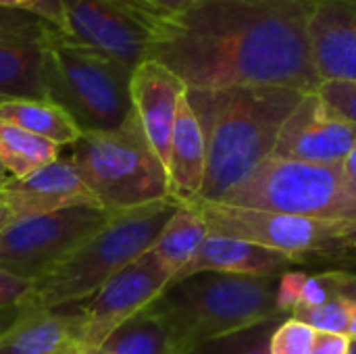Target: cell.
<instances>
[{
	"instance_id": "cell-1",
	"label": "cell",
	"mask_w": 356,
	"mask_h": 354,
	"mask_svg": "<svg viewBox=\"0 0 356 354\" xmlns=\"http://www.w3.org/2000/svg\"><path fill=\"white\" fill-rule=\"evenodd\" d=\"M315 0H198L169 17L150 56L188 90L282 86L317 92L309 19Z\"/></svg>"
},
{
	"instance_id": "cell-2",
	"label": "cell",
	"mask_w": 356,
	"mask_h": 354,
	"mask_svg": "<svg viewBox=\"0 0 356 354\" xmlns=\"http://www.w3.org/2000/svg\"><path fill=\"white\" fill-rule=\"evenodd\" d=\"M305 94L282 86L188 90L207 142L204 184L196 200L219 202L267 161L286 119Z\"/></svg>"
},
{
	"instance_id": "cell-3",
	"label": "cell",
	"mask_w": 356,
	"mask_h": 354,
	"mask_svg": "<svg viewBox=\"0 0 356 354\" xmlns=\"http://www.w3.org/2000/svg\"><path fill=\"white\" fill-rule=\"evenodd\" d=\"M277 292L280 277L202 271L171 282L148 309L167 328L173 354H184L284 315Z\"/></svg>"
},
{
	"instance_id": "cell-4",
	"label": "cell",
	"mask_w": 356,
	"mask_h": 354,
	"mask_svg": "<svg viewBox=\"0 0 356 354\" xmlns=\"http://www.w3.org/2000/svg\"><path fill=\"white\" fill-rule=\"evenodd\" d=\"M181 202L175 198L111 213L106 225L33 284L19 315L88 303L115 273L142 257Z\"/></svg>"
},
{
	"instance_id": "cell-5",
	"label": "cell",
	"mask_w": 356,
	"mask_h": 354,
	"mask_svg": "<svg viewBox=\"0 0 356 354\" xmlns=\"http://www.w3.org/2000/svg\"><path fill=\"white\" fill-rule=\"evenodd\" d=\"M69 148L83 184L108 213L171 198L167 167L134 111L117 129L81 134Z\"/></svg>"
},
{
	"instance_id": "cell-6",
	"label": "cell",
	"mask_w": 356,
	"mask_h": 354,
	"mask_svg": "<svg viewBox=\"0 0 356 354\" xmlns=\"http://www.w3.org/2000/svg\"><path fill=\"white\" fill-rule=\"evenodd\" d=\"M134 69L113 56L77 44L56 31L44 46L48 100L58 104L81 129L111 131L131 113Z\"/></svg>"
},
{
	"instance_id": "cell-7",
	"label": "cell",
	"mask_w": 356,
	"mask_h": 354,
	"mask_svg": "<svg viewBox=\"0 0 356 354\" xmlns=\"http://www.w3.org/2000/svg\"><path fill=\"white\" fill-rule=\"evenodd\" d=\"M211 234L277 250L300 269H348L356 263V219H323L192 200Z\"/></svg>"
},
{
	"instance_id": "cell-8",
	"label": "cell",
	"mask_w": 356,
	"mask_h": 354,
	"mask_svg": "<svg viewBox=\"0 0 356 354\" xmlns=\"http://www.w3.org/2000/svg\"><path fill=\"white\" fill-rule=\"evenodd\" d=\"M219 202L323 219H356V188L342 165L263 161Z\"/></svg>"
},
{
	"instance_id": "cell-9",
	"label": "cell",
	"mask_w": 356,
	"mask_h": 354,
	"mask_svg": "<svg viewBox=\"0 0 356 354\" xmlns=\"http://www.w3.org/2000/svg\"><path fill=\"white\" fill-rule=\"evenodd\" d=\"M108 217L102 207L13 217L0 230V269L35 284L100 232Z\"/></svg>"
},
{
	"instance_id": "cell-10",
	"label": "cell",
	"mask_w": 356,
	"mask_h": 354,
	"mask_svg": "<svg viewBox=\"0 0 356 354\" xmlns=\"http://www.w3.org/2000/svg\"><path fill=\"white\" fill-rule=\"evenodd\" d=\"M171 282L173 275L146 250L83 303L79 342L96 351L119 325L148 309Z\"/></svg>"
},
{
	"instance_id": "cell-11",
	"label": "cell",
	"mask_w": 356,
	"mask_h": 354,
	"mask_svg": "<svg viewBox=\"0 0 356 354\" xmlns=\"http://www.w3.org/2000/svg\"><path fill=\"white\" fill-rule=\"evenodd\" d=\"M67 38L104 52L129 69L150 56L159 29L111 0H60Z\"/></svg>"
},
{
	"instance_id": "cell-12",
	"label": "cell",
	"mask_w": 356,
	"mask_h": 354,
	"mask_svg": "<svg viewBox=\"0 0 356 354\" xmlns=\"http://www.w3.org/2000/svg\"><path fill=\"white\" fill-rule=\"evenodd\" d=\"M356 148V125L338 117L317 92H307L286 119L269 159L342 165Z\"/></svg>"
},
{
	"instance_id": "cell-13",
	"label": "cell",
	"mask_w": 356,
	"mask_h": 354,
	"mask_svg": "<svg viewBox=\"0 0 356 354\" xmlns=\"http://www.w3.org/2000/svg\"><path fill=\"white\" fill-rule=\"evenodd\" d=\"M0 202L13 217L48 215L73 207H100L69 156H60L27 177H8L0 186Z\"/></svg>"
},
{
	"instance_id": "cell-14",
	"label": "cell",
	"mask_w": 356,
	"mask_h": 354,
	"mask_svg": "<svg viewBox=\"0 0 356 354\" xmlns=\"http://www.w3.org/2000/svg\"><path fill=\"white\" fill-rule=\"evenodd\" d=\"M188 92L186 83L163 63L146 58L131 75V111L136 113L144 136L165 163L169 161L171 134L179 100Z\"/></svg>"
},
{
	"instance_id": "cell-15",
	"label": "cell",
	"mask_w": 356,
	"mask_h": 354,
	"mask_svg": "<svg viewBox=\"0 0 356 354\" xmlns=\"http://www.w3.org/2000/svg\"><path fill=\"white\" fill-rule=\"evenodd\" d=\"M309 40L321 81H356V0H315Z\"/></svg>"
},
{
	"instance_id": "cell-16",
	"label": "cell",
	"mask_w": 356,
	"mask_h": 354,
	"mask_svg": "<svg viewBox=\"0 0 356 354\" xmlns=\"http://www.w3.org/2000/svg\"><path fill=\"white\" fill-rule=\"evenodd\" d=\"M294 269L300 267L277 250L232 236L209 234L196 257L186 265V269L175 280L202 271L254 275V277H282Z\"/></svg>"
},
{
	"instance_id": "cell-17",
	"label": "cell",
	"mask_w": 356,
	"mask_h": 354,
	"mask_svg": "<svg viewBox=\"0 0 356 354\" xmlns=\"http://www.w3.org/2000/svg\"><path fill=\"white\" fill-rule=\"evenodd\" d=\"M83 305L19 315L0 334V354H63L81 336Z\"/></svg>"
},
{
	"instance_id": "cell-18",
	"label": "cell",
	"mask_w": 356,
	"mask_h": 354,
	"mask_svg": "<svg viewBox=\"0 0 356 354\" xmlns=\"http://www.w3.org/2000/svg\"><path fill=\"white\" fill-rule=\"evenodd\" d=\"M204 171H207L204 131L186 92L177 106L171 146H169V161H167L171 198H175L177 202L196 200L204 184Z\"/></svg>"
},
{
	"instance_id": "cell-19",
	"label": "cell",
	"mask_w": 356,
	"mask_h": 354,
	"mask_svg": "<svg viewBox=\"0 0 356 354\" xmlns=\"http://www.w3.org/2000/svg\"><path fill=\"white\" fill-rule=\"evenodd\" d=\"M48 40H0V100H48L44 83Z\"/></svg>"
},
{
	"instance_id": "cell-20",
	"label": "cell",
	"mask_w": 356,
	"mask_h": 354,
	"mask_svg": "<svg viewBox=\"0 0 356 354\" xmlns=\"http://www.w3.org/2000/svg\"><path fill=\"white\" fill-rule=\"evenodd\" d=\"M207 221L194 202H181L171 219L163 225L148 252L173 275V280L196 257L209 236Z\"/></svg>"
},
{
	"instance_id": "cell-21",
	"label": "cell",
	"mask_w": 356,
	"mask_h": 354,
	"mask_svg": "<svg viewBox=\"0 0 356 354\" xmlns=\"http://www.w3.org/2000/svg\"><path fill=\"white\" fill-rule=\"evenodd\" d=\"M0 121L42 136L63 148L81 136L75 121L52 100H0Z\"/></svg>"
},
{
	"instance_id": "cell-22",
	"label": "cell",
	"mask_w": 356,
	"mask_h": 354,
	"mask_svg": "<svg viewBox=\"0 0 356 354\" xmlns=\"http://www.w3.org/2000/svg\"><path fill=\"white\" fill-rule=\"evenodd\" d=\"M63 146L25 131L13 123L0 121V163L8 177L21 179L33 171L58 161Z\"/></svg>"
},
{
	"instance_id": "cell-23",
	"label": "cell",
	"mask_w": 356,
	"mask_h": 354,
	"mask_svg": "<svg viewBox=\"0 0 356 354\" xmlns=\"http://www.w3.org/2000/svg\"><path fill=\"white\" fill-rule=\"evenodd\" d=\"M96 354H173V344L163 321L144 309L123 325H119Z\"/></svg>"
},
{
	"instance_id": "cell-24",
	"label": "cell",
	"mask_w": 356,
	"mask_h": 354,
	"mask_svg": "<svg viewBox=\"0 0 356 354\" xmlns=\"http://www.w3.org/2000/svg\"><path fill=\"white\" fill-rule=\"evenodd\" d=\"M284 319H286L284 315L267 319L252 328L209 340L184 354H271L269 353L271 336Z\"/></svg>"
},
{
	"instance_id": "cell-25",
	"label": "cell",
	"mask_w": 356,
	"mask_h": 354,
	"mask_svg": "<svg viewBox=\"0 0 356 354\" xmlns=\"http://www.w3.org/2000/svg\"><path fill=\"white\" fill-rule=\"evenodd\" d=\"M56 31L60 29L31 13L0 8V40H48Z\"/></svg>"
},
{
	"instance_id": "cell-26",
	"label": "cell",
	"mask_w": 356,
	"mask_h": 354,
	"mask_svg": "<svg viewBox=\"0 0 356 354\" xmlns=\"http://www.w3.org/2000/svg\"><path fill=\"white\" fill-rule=\"evenodd\" d=\"M315 330L307 323L286 317L273 332L269 342L271 354H313Z\"/></svg>"
},
{
	"instance_id": "cell-27",
	"label": "cell",
	"mask_w": 356,
	"mask_h": 354,
	"mask_svg": "<svg viewBox=\"0 0 356 354\" xmlns=\"http://www.w3.org/2000/svg\"><path fill=\"white\" fill-rule=\"evenodd\" d=\"M323 288H325V300L336 294L342 296L348 303L350 309V323H348V338L356 340V271L348 269H323L321 271Z\"/></svg>"
},
{
	"instance_id": "cell-28",
	"label": "cell",
	"mask_w": 356,
	"mask_h": 354,
	"mask_svg": "<svg viewBox=\"0 0 356 354\" xmlns=\"http://www.w3.org/2000/svg\"><path fill=\"white\" fill-rule=\"evenodd\" d=\"M317 94L338 117L356 125V81H321Z\"/></svg>"
},
{
	"instance_id": "cell-29",
	"label": "cell",
	"mask_w": 356,
	"mask_h": 354,
	"mask_svg": "<svg viewBox=\"0 0 356 354\" xmlns=\"http://www.w3.org/2000/svg\"><path fill=\"white\" fill-rule=\"evenodd\" d=\"M0 8L31 13L67 33V19H65L60 0H0Z\"/></svg>"
},
{
	"instance_id": "cell-30",
	"label": "cell",
	"mask_w": 356,
	"mask_h": 354,
	"mask_svg": "<svg viewBox=\"0 0 356 354\" xmlns=\"http://www.w3.org/2000/svg\"><path fill=\"white\" fill-rule=\"evenodd\" d=\"M31 288H33V282L0 269V311L21 305L29 296Z\"/></svg>"
},
{
	"instance_id": "cell-31",
	"label": "cell",
	"mask_w": 356,
	"mask_h": 354,
	"mask_svg": "<svg viewBox=\"0 0 356 354\" xmlns=\"http://www.w3.org/2000/svg\"><path fill=\"white\" fill-rule=\"evenodd\" d=\"M111 2L117 4V6H121L123 10L136 15L138 19L150 23V25L156 27V29H161V25L169 19L167 15H163L161 10H156L154 6H150V4L144 2V0H111Z\"/></svg>"
},
{
	"instance_id": "cell-32",
	"label": "cell",
	"mask_w": 356,
	"mask_h": 354,
	"mask_svg": "<svg viewBox=\"0 0 356 354\" xmlns=\"http://www.w3.org/2000/svg\"><path fill=\"white\" fill-rule=\"evenodd\" d=\"M350 338L344 334H330V332H315L313 354H348L350 353Z\"/></svg>"
},
{
	"instance_id": "cell-33",
	"label": "cell",
	"mask_w": 356,
	"mask_h": 354,
	"mask_svg": "<svg viewBox=\"0 0 356 354\" xmlns=\"http://www.w3.org/2000/svg\"><path fill=\"white\" fill-rule=\"evenodd\" d=\"M144 2H148L150 6H154L156 10H161L167 17H175V15L188 10L198 0H144Z\"/></svg>"
},
{
	"instance_id": "cell-34",
	"label": "cell",
	"mask_w": 356,
	"mask_h": 354,
	"mask_svg": "<svg viewBox=\"0 0 356 354\" xmlns=\"http://www.w3.org/2000/svg\"><path fill=\"white\" fill-rule=\"evenodd\" d=\"M342 169H344V173H346V177L350 179V184L356 188V148L344 159V163H342Z\"/></svg>"
},
{
	"instance_id": "cell-35",
	"label": "cell",
	"mask_w": 356,
	"mask_h": 354,
	"mask_svg": "<svg viewBox=\"0 0 356 354\" xmlns=\"http://www.w3.org/2000/svg\"><path fill=\"white\" fill-rule=\"evenodd\" d=\"M63 354H96V351H92V348H88V346H83L81 342H73L67 351Z\"/></svg>"
},
{
	"instance_id": "cell-36",
	"label": "cell",
	"mask_w": 356,
	"mask_h": 354,
	"mask_svg": "<svg viewBox=\"0 0 356 354\" xmlns=\"http://www.w3.org/2000/svg\"><path fill=\"white\" fill-rule=\"evenodd\" d=\"M10 219H13V215H10V213H8V209L0 202V230H2Z\"/></svg>"
},
{
	"instance_id": "cell-37",
	"label": "cell",
	"mask_w": 356,
	"mask_h": 354,
	"mask_svg": "<svg viewBox=\"0 0 356 354\" xmlns=\"http://www.w3.org/2000/svg\"><path fill=\"white\" fill-rule=\"evenodd\" d=\"M6 179H8V173L4 171V167H2V163H0V186H2Z\"/></svg>"
},
{
	"instance_id": "cell-38",
	"label": "cell",
	"mask_w": 356,
	"mask_h": 354,
	"mask_svg": "<svg viewBox=\"0 0 356 354\" xmlns=\"http://www.w3.org/2000/svg\"><path fill=\"white\" fill-rule=\"evenodd\" d=\"M348 354H356V340H353V342H350V353Z\"/></svg>"
},
{
	"instance_id": "cell-39",
	"label": "cell",
	"mask_w": 356,
	"mask_h": 354,
	"mask_svg": "<svg viewBox=\"0 0 356 354\" xmlns=\"http://www.w3.org/2000/svg\"><path fill=\"white\" fill-rule=\"evenodd\" d=\"M348 271H356V263L353 265V267H348Z\"/></svg>"
}]
</instances>
